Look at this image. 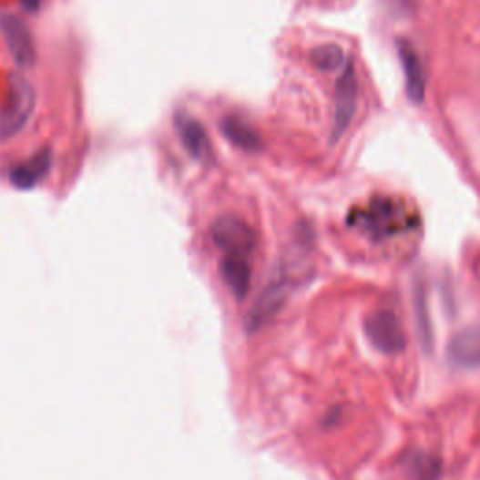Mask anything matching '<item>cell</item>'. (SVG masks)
Returning <instances> with one entry per match:
<instances>
[{
    "label": "cell",
    "mask_w": 480,
    "mask_h": 480,
    "mask_svg": "<svg viewBox=\"0 0 480 480\" xmlns=\"http://www.w3.org/2000/svg\"><path fill=\"white\" fill-rule=\"evenodd\" d=\"M409 214L405 207L393 198H375L368 207L349 216V223L375 242L391 239L409 230Z\"/></svg>",
    "instance_id": "6da1fadb"
},
{
    "label": "cell",
    "mask_w": 480,
    "mask_h": 480,
    "mask_svg": "<svg viewBox=\"0 0 480 480\" xmlns=\"http://www.w3.org/2000/svg\"><path fill=\"white\" fill-rule=\"evenodd\" d=\"M36 109V90L30 81L15 72L8 79L6 98L0 107V139L15 138Z\"/></svg>",
    "instance_id": "7a4b0ae2"
},
{
    "label": "cell",
    "mask_w": 480,
    "mask_h": 480,
    "mask_svg": "<svg viewBox=\"0 0 480 480\" xmlns=\"http://www.w3.org/2000/svg\"><path fill=\"white\" fill-rule=\"evenodd\" d=\"M364 334L372 347L385 357L402 355L407 345V338L400 319L389 308L372 310L364 317Z\"/></svg>",
    "instance_id": "3957f363"
},
{
    "label": "cell",
    "mask_w": 480,
    "mask_h": 480,
    "mask_svg": "<svg viewBox=\"0 0 480 480\" xmlns=\"http://www.w3.org/2000/svg\"><path fill=\"white\" fill-rule=\"evenodd\" d=\"M287 299H290V278L285 274L274 276L246 313V331L253 334L272 323L274 317L283 310Z\"/></svg>",
    "instance_id": "277c9868"
},
{
    "label": "cell",
    "mask_w": 480,
    "mask_h": 480,
    "mask_svg": "<svg viewBox=\"0 0 480 480\" xmlns=\"http://www.w3.org/2000/svg\"><path fill=\"white\" fill-rule=\"evenodd\" d=\"M359 104V79L355 74V66L347 62L345 70L342 72L336 83L334 94V120L331 128V141L336 143L351 126V120L355 117Z\"/></svg>",
    "instance_id": "5b68a950"
},
{
    "label": "cell",
    "mask_w": 480,
    "mask_h": 480,
    "mask_svg": "<svg viewBox=\"0 0 480 480\" xmlns=\"http://www.w3.org/2000/svg\"><path fill=\"white\" fill-rule=\"evenodd\" d=\"M210 237L214 244L223 251V255H251L255 246H258V235H255V231L239 216L218 218L210 228Z\"/></svg>",
    "instance_id": "8992f818"
},
{
    "label": "cell",
    "mask_w": 480,
    "mask_h": 480,
    "mask_svg": "<svg viewBox=\"0 0 480 480\" xmlns=\"http://www.w3.org/2000/svg\"><path fill=\"white\" fill-rule=\"evenodd\" d=\"M0 35H3L10 55L21 68H32L36 64V42L30 26L17 14L0 12Z\"/></svg>",
    "instance_id": "52a82bcc"
},
{
    "label": "cell",
    "mask_w": 480,
    "mask_h": 480,
    "mask_svg": "<svg viewBox=\"0 0 480 480\" xmlns=\"http://www.w3.org/2000/svg\"><path fill=\"white\" fill-rule=\"evenodd\" d=\"M175 126H177V134L180 138V143L184 147V150L198 159V162H212L214 152H212V143L210 138L205 130V126L191 115L180 113L175 118Z\"/></svg>",
    "instance_id": "ba28073f"
},
{
    "label": "cell",
    "mask_w": 480,
    "mask_h": 480,
    "mask_svg": "<svg viewBox=\"0 0 480 480\" xmlns=\"http://www.w3.org/2000/svg\"><path fill=\"white\" fill-rule=\"evenodd\" d=\"M220 130L235 148L242 152H261L263 150V138L261 134L255 130L253 124L239 115V113H230L221 118L220 122Z\"/></svg>",
    "instance_id": "9c48e42d"
},
{
    "label": "cell",
    "mask_w": 480,
    "mask_h": 480,
    "mask_svg": "<svg viewBox=\"0 0 480 480\" xmlns=\"http://www.w3.org/2000/svg\"><path fill=\"white\" fill-rule=\"evenodd\" d=\"M446 355L456 368H480V327H467L453 334L446 345Z\"/></svg>",
    "instance_id": "30bf717a"
},
{
    "label": "cell",
    "mask_w": 480,
    "mask_h": 480,
    "mask_svg": "<svg viewBox=\"0 0 480 480\" xmlns=\"http://www.w3.org/2000/svg\"><path fill=\"white\" fill-rule=\"evenodd\" d=\"M220 274L223 283L237 301L248 297L251 287V261L250 255L242 253H226L220 265Z\"/></svg>",
    "instance_id": "8fae6325"
},
{
    "label": "cell",
    "mask_w": 480,
    "mask_h": 480,
    "mask_svg": "<svg viewBox=\"0 0 480 480\" xmlns=\"http://www.w3.org/2000/svg\"><path fill=\"white\" fill-rule=\"evenodd\" d=\"M53 168V150L49 147L32 154L25 162L17 164L10 171V182L19 189H30L38 186Z\"/></svg>",
    "instance_id": "7c38bea8"
},
{
    "label": "cell",
    "mask_w": 480,
    "mask_h": 480,
    "mask_svg": "<svg viewBox=\"0 0 480 480\" xmlns=\"http://www.w3.org/2000/svg\"><path fill=\"white\" fill-rule=\"evenodd\" d=\"M398 55H400V62H402V68L405 74L407 98L413 104H423L424 102V92H426V77H424V68H423L421 56L407 42L398 44Z\"/></svg>",
    "instance_id": "4fadbf2b"
},
{
    "label": "cell",
    "mask_w": 480,
    "mask_h": 480,
    "mask_svg": "<svg viewBox=\"0 0 480 480\" xmlns=\"http://www.w3.org/2000/svg\"><path fill=\"white\" fill-rule=\"evenodd\" d=\"M413 308H414V323H417L419 340L424 347L426 353L432 351L434 331L430 322V310H428V291L423 276H417L413 281Z\"/></svg>",
    "instance_id": "5bb4252c"
},
{
    "label": "cell",
    "mask_w": 480,
    "mask_h": 480,
    "mask_svg": "<svg viewBox=\"0 0 480 480\" xmlns=\"http://www.w3.org/2000/svg\"><path fill=\"white\" fill-rule=\"evenodd\" d=\"M441 473V460L430 453L413 454L407 464V475L411 476V480H439Z\"/></svg>",
    "instance_id": "9a60e30c"
},
{
    "label": "cell",
    "mask_w": 480,
    "mask_h": 480,
    "mask_svg": "<svg viewBox=\"0 0 480 480\" xmlns=\"http://www.w3.org/2000/svg\"><path fill=\"white\" fill-rule=\"evenodd\" d=\"M310 60H311V64L317 70L334 72L340 66H343L345 55H343L340 46H336V44H323V46L315 47L310 53Z\"/></svg>",
    "instance_id": "2e32d148"
},
{
    "label": "cell",
    "mask_w": 480,
    "mask_h": 480,
    "mask_svg": "<svg viewBox=\"0 0 480 480\" xmlns=\"http://www.w3.org/2000/svg\"><path fill=\"white\" fill-rule=\"evenodd\" d=\"M19 3L26 14H36L42 8L44 0H19Z\"/></svg>",
    "instance_id": "e0dca14e"
},
{
    "label": "cell",
    "mask_w": 480,
    "mask_h": 480,
    "mask_svg": "<svg viewBox=\"0 0 480 480\" xmlns=\"http://www.w3.org/2000/svg\"><path fill=\"white\" fill-rule=\"evenodd\" d=\"M478 276H480V274H478ZM478 280H480V278H478Z\"/></svg>",
    "instance_id": "ac0fdd59"
}]
</instances>
